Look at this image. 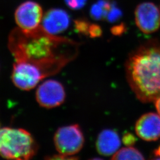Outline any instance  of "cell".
<instances>
[{
	"label": "cell",
	"mask_w": 160,
	"mask_h": 160,
	"mask_svg": "<svg viewBox=\"0 0 160 160\" xmlns=\"http://www.w3.org/2000/svg\"><path fill=\"white\" fill-rule=\"evenodd\" d=\"M43 16L42 7L32 1H28L20 4L14 14L18 28L24 32H32L38 29Z\"/></svg>",
	"instance_id": "obj_7"
},
{
	"label": "cell",
	"mask_w": 160,
	"mask_h": 160,
	"mask_svg": "<svg viewBox=\"0 0 160 160\" xmlns=\"http://www.w3.org/2000/svg\"><path fill=\"white\" fill-rule=\"evenodd\" d=\"M122 12L121 10L116 6L114 3H113L106 16V20L108 21L109 22L113 23L116 21H118L122 17Z\"/></svg>",
	"instance_id": "obj_15"
},
{
	"label": "cell",
	"mask_w": 160,
	"mask_h": 160,
	"mask_svg": "<svg viewBox=\"0 0 160 160\" xmlns=\"http://www.w3.org/2000/svg\"><path fill=\"white\" fill-rule=\"evenodd\" d=\"M75 42L52 35L40 26L32 32L19 28L13 30L8 38V48L15 61L33 64L47 77L55 74L72 61L77 54L74 48L63 51V46Z\"/></svg>",
	"instance_id": "obj_1"
},
{
	"label": "cell",
	"mask_w": 160,
	"mask_h": 160,
	"mask_svg": "<svg viewBox=\"0 0 160 160\" xmlns=\"http://www.w3.org/2000/svg\"><path fill=\"white\" fill-rule=\"evenodd\" d=\"M66 98L63 85L58 81L46 80L39 86L36 92L37 102L41 107L52 109L62 104Z\"/></svg>",
	"instance_id": "obj_6"
},
{
	"label": "cell",
	"mask_w": 160,
	"mask_h": 160,
	"mask_svg": "<svg viewBox=\"0 0 160 160\" xmlns=\"http://www.w3.org/2000/svg\"><path fill=\"white\" fill-rule=\"evenodd\" d=\"M122 142L126 147H132L137 142V138L131 132H125L122 139Z\"/></svg>",
	"instance_id": "obj_17"
},
{
	"label": "cell",
	"mask_w": 160,
	"mask_h": 160,
	"mask_svg": "<svg viewBox=\"0 0 160 160\" xmlns=\"http://www.w3.org/2000/svg\"><path fill=\"white\" fill-rule=\"evenodd\" d=\"M155 106L157 110L158 114L160 116V96L155 100Z\"/></svg>",
	"instance_id": "obj_20"
},
{
	"label": "cell",
	"mask_w": 160,
	"mask_h": 160,
	"mask_svg": "<svg viewBox=\"0 0 160 160\" xmlns=\"http://www.w3.org/2000/svg\"><path fill=\"white\" fill-rule=\"evenodd\" d=\"M113 2L109 0H99L94 4L90 9V15L96 20H106Z\"/></svg>",
	"instance_id": "obj_12"
},
{
	"label": "cell",
	"mask_w": 160,
	"mask_h": 160,
	"mask_svg": "<svg viewBox=\"0 0 160 160\" xmlns=\"http://www.w3.org/2000/svg\"><path fill=\"white\" fill-rule=\"evenodd\" d=\"M120 145L121 140L118 132L109 129L98 134L96 143L98 153L105 157L113 156L119 149Z\"/></svg>",
	"instance_id": "obj_11"
},
{
	"label": "cell",
	"mask_w": 160,
	"mask_h": 160,
	"mask_svg": "<svg viewBox=\"0 0 160 160\" xmlns=\"http://www.w3.org/2000/svg\"><path fill=\"white\" fill-rule=\"evenodd\" d=\"M136 25L142 33H154L160 28V11L155 4L144 2L139 4L135 11Z\"/></svg>",
	"instance_id": "obj_8"
},
{
	"label": "cell",
	"mask_w": 160,
	"mask_h": 160,
	"mask_svg": "<svg viewBox=\"0 0 160 160\" xmlns=\"http://www.w3.org/2000/svg\"><path fill=\"white\" fill-rule=\"evenodd\" d=\"M135 129L138 136L143 141L151 142L160 138V116L155 113H147L137 121Z\"/></svg>",
	"instance_id": "obj_9"
},
{
	"label": "cell",
	"mask_w": 160,
	"mask_h": 160,
	"mask_svg": "<svg viewBox=\"0 0 160 160\" xmlns=\"http://www.w3.org/2000/svg\"><path fill=\"white\" fill-rule=\"evenodd\" d=\"M102 34V29L101 27L97 24H91L88 36L91 37L92 38H96L100 37Z\"/></svg>",
	"instance_id": "obj_18"
},
{
	"label": "cell",
	"mask_w": 160,
	"mask_h": 160,
	"mask_svg": "<svg viewBox=\"0 0 160 160\" xmlns=\"http://www.w3.org/2000/svg\"><path fill=\"white\" fill-rule=\"evenodd\" d=\"M53 141L59 154L69 160H75L78 158L73 155L83 148L85 139L80 126L73 124L58 128L54 135Z\"/></svg>",
	"instance_id": "obj_4"
},
{
	"label": "cell",
	"mask_w": 160,
	"mask_h": 160,
	"mask_svg": "<svg viewBox=\"0 0 160 160\" xmlns=\"http://www.w3.org/2000/svg\"><path fill=\"white\" fill-rule=\"evenodd\" d=\"M46 77V74L33 64L19 61H15L14 63L12 81L20 90L25 91L32 90L41 80Z\"/></svg>",
	"instance_id": "obj_5"
},
{
	"label": "cell",
	"mask_w": 160,
	"mask_h": 160,
	"mask_svg": "<svg viewBox=\"0 0 160 160\" xmlns=\"http://www.w3.org/2000/svg\"><path fill=\"white\" fill-rule=\"evenodd\" d=\"M125 25L124 24H120L112 28L111 32L114 35H120L125 32Z\"/></svg>",
	"instance_id": "obj_19"
},
{
	"label": "cell",
	"mask_w": 160,
	"mask_h": 160,
	"mask_svg": "<svg viewBox=\"0 0 160 160\" xmlns=\"http://www.w3.org/2000/svg\"><path fill=\"white\" fill-rule=\"evenodd\" d=\"M38 146L25 129L0 126V156L7 159L28 160L36 154Z\"/></svg>",
	"instance_id": "obj_3"
},
{
	"label": "cell",
	"mask_w": 160,
	"mask_h": 160,
	"mask_svg": "<svg viewBox=\"0 0 160 160\" xmlns=\"http://www.w3.org/2000/svg\"><path fill=\"white\" fill-rule=\"evenodd\" d=\"M125 68L127 81L138 99L155 102L160 96V42L148 40L132 52Z\"/></svg>",
	"instance_id": "obj_2"
},
{
	"label": "cell",
	"mask_w": 160,
	"mask_h": 160,
	"mask_svg": "<svg viewBox=\"0 0 160 160\" xmlns=\"http://www.w3.org/2000/svg\"><path fill=\"white\" fill-rule=\"evenodd\" d=\"M154 154L155 156L156 157H158V159H160V145L158 147V148L155 149L154 151Z\"/></svg>",
	"instance_id": "obj_21"
},
{
	"label": "cell",
	"mask_w": 160,
	"mask_h": 160,
	"mask_svg": "<svg viewBox=\"0 0 160 160\" xmlns=\"http://www.w3.org/2000/svg\"><path fill=\"white\" fill-rule=\"evenodd\" d=\"M112 160H144V157L138 149L133 147H127L119 149L112 156Z\"/></svg>",
	"instance_id": "obj_13"
},
{
	"label": "cell",
	"mask_w": 160,
	"mask_h": 160,
	"mask_svg": "<svg viewBox=\"0 0 160 160\" xmlns=\"http://www.w3.org/2000/svg\"><path fill=\"white\" fill-rule=\"evenodd\" d=\"M41 23V28L47 33L57 35L68 28L70 17L67 12L62 9L52 8L43 16Z\"/></svg>",
	"instance_id": "obj_10"
},
{
	"label": "cell",
	"mask_w": 160,
	"mask_h": 160,
	"mask_svg": "<svg viewBox=\"0 0 160 160\" xmlns=\"http://www.w3.org/2000/svg\"><path fill=\"white\" fill-rule=\"evenodd\" d=\"M75 28L81 34L88 35L91 23L84 18H78L75 20Z\"/></svg>",
	"instance_id": "obj_14"
},
{
	"label": "cell",
	"mask_w": 160,
	"mask_h": 160,
	"mask_svg": "<svg viewBox=\"0 0 160 160\" xmlns=\"http://www.w3.org/2000/svg\"><path fill=\"white\" fill-rule=\"evenodd\" d=\"M87 0H65L66 4L72 10H80L86 5Z\"/></svg>",
	"instance_id": "obj_16"
}]
</instances>
